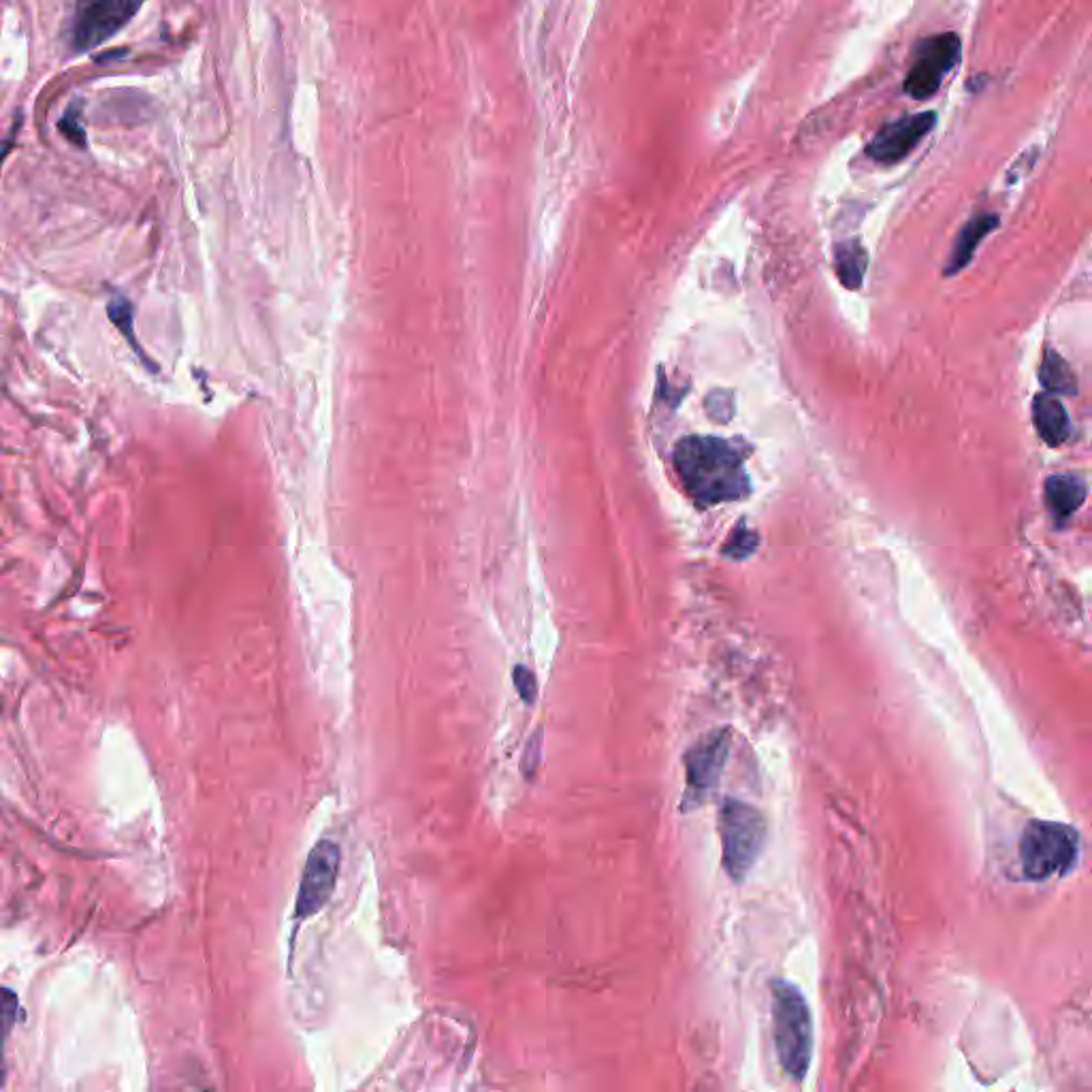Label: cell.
Masks as SVG:
<instances>
[{"instance_id": "7a4b0ae2", "label": "cell", "mask_w": 1092, "mask_h": 1092, "mask_svg": "<svg viewBox=\"0 0 1092 1092\" xmlns=\"http://www.w3.org/2000/svg\"><path fill=\"white\" fill-rule=\"evenodd\" d=\"M773 1022L775 1048L784 1072L794 1080H805L814 1059V1020L797 986L788 982L773 986Z\"/></svg>"}, {"instance_id": "6da1fadb", "label": "cell", "mask_w": 1092, "mask_h": 1092, "mask_svg": "<svg viewBox=\"0 0 1092 1092\" xmlns=\"http://www.w3.org/2000/svg\"><path fill=\"white\" fill-rule=\"evenodd\" d=\"M674 466L687 494L700 504L734 502L749 496V479L737 449L717 438H687L677 446Z\"/></svg>"}, {"instance_id": "9c48e42d", "label": "cell", "mask_w": 1092, "mask_h": 1092, "mask_svg": "<svg viewBox=\"0 0 1092 1092\" xmlns=\"http://www.w3.org/2000/svg\"><path fill=\"white\" fill-rule=\"evenodd\" d=\"M730 734L713 732L700 741L685 758L687 764V797L685 803H702L719 784L728 758Z\"/></svg>"}, {"instance_id": "ffe728a7", "label": "cell", "mask_w": 1092, "mask_h": 1092, "mask_svg": "<svg viewBox=\"0 0 1092 1092\" xmlns=\"http://www.w3.org/2000/svg\"><path fill=\"white\" fill-rule=\"evenodd\" d=\"M122 2H124V6H126V11H128V15H131V17H135V15H137V11H139V9H141V4H143V0H122Z\"/></svg>"}, {"instance_id": "8992f818", "label": "cell", "mask_w": 1092, "mask_h": 1092, "mask_svg": "<svg viewBox=\"0 0 1092 1092\" xmlns=\"http://www.w3.org/2000/svg\"><path fill=\"white\" fill-rule=\"evenodd\" d=\"M339 862L342 851L333 840L324 838L309 851L297 896V915L301 920L316 915L329 903L337 881Z\"/></svg>"}, {"instance_id": "2e32d148", "label": "cell", "mask_w": 1092, "mask_h": 1092, "mask_svg": "<svg viewBox=\"0 0 1092 1092\" xmlns=\"http://www.w3.org/2000/svg\"><path fill=\"white\" fill-rule=\"evenodd\" d=\"M107 312H109V318H111V322H113V324H116V327L120 329V333H122V335H124V337H126V339L131 342V346L135 348V352H139V354L143 357V352H141V346H139V342L135 339V327H133V307H131V303H128V301H126L124 297H116V299H111V301H109V305H107Z\"/></svg>"}, {"instance_id": "277c9868", "label": "cell", "mask_w": 1092, "mask_h": 1092, "mask_svg": "<svg viewBox=\"0 0 1092 1092\" xmlns=\"http://www.w3.org/2000/svg\"><path fill=\"white\" fill-rule=\"evenodd\" d=\"M719 834L724 845V864L732 879L743 881L764 847L767 821L756 807L741 801H728L719 814Z\"/></svg>"}, {"instance_id": "4fadbf2b", "label": "cell", "mask_w": 1092, "mask_h": 1092, "mask_svg": "<svg viewBox=\"0 0 1092 1092\" xmlns=\"http://www.w3.org/2000/svg\"><path fill=\"white\" fill-rule=\"evenodd\" d=\"M836 273L847 288H858L866 272V253L858 242H843L834 251Z\"/></svg>"}, {"instance_id": "7c38bea8", "label": "cell", "mask_w": 1092, "mask_h": 1092, "mask_svg": "<svg viewBox=\"0 0 1092 1092\" xmlns=\"http://www.w3.org/2000/svg\"><path fill=\"white\" fill-rule=\"evenodd\" d=\"M999 225V218L997 216H990V214H984V216H977L973 218L960 233L956 246H954V255H952V261H950V273L960 272L973 257L975 248L980 246V242Z\"/></svg>"}, {"instance_id": "8fae6325", "label": "cell", "mask_w": 1092, "mask_h": 1092, "mask_svg": "<svg viewBox=\"0 0 1092 1092\" xmlns=\"http://www.w3.org/2000/svg\"><path fill=\"white\" fill-rule=\"evenodd\" d=\"M1087 483L1074 474H1059L1046 483V500L1059 519L1072 517L1087 500Z\"/></svg>"}, {"instance_id": "5bb4252c", "label": "cell", "mask_w": 1092, "mask_h": 1092, "mask_svg": "<svg viewBox=\"0 0 1092 1092\" xmlns=\"http://www.w3.org/2000/svg\"><path fill=\"white\" fill-rule=\"evenodd\" d=\"M1042 382L1046 384V389L1050 393L1074 395L1078 391V382H1076V376L1072 374L1070 365L1052 350L1046 352V359L1042 363Z\"/></svg>"}, {"instance_id": "5b68a950", "label": "cell", "mask_w": 1092, "mask_h": 1092, "mask_svg": "<svg viewBox=\"0 0 1092 1092\" xmlns=\"http://www.w3.org/2000/svg\"><path fill=\"white\" fill-rule=\"evenodd\" d=\"M960 39L956 32L932 34L917 43L913 64L903 81V90L915 101L932 98L943 79L960 62Z\"/></svg>"}, {"instance_id": "52a82bcc", "label": "cell", "mask_w": 1092, "mask_h": 1092, "mask_svg": "<svg viewBox=\"0 0 1092 1092\" xmlns=\"http://www.w3.org/2000/svg\"><path fill=\"white\" fill-rule=\"evenodd\" d=\"M935 126H937L935 111L913 113L896 122L883 124L881 131L873 137L870 146L866 148V154L870 161L879 165H896L905 161L922 143V139L932 133Z\"/></svg>"}, {"instance_id": "ac0fdd59", "label": "cell", "mask_w": 1092, "mask_h": 1092, "mask_svg": "<svg viewBox=\"0 0 1092 1092\" xmlns=\"http://www.w3.org/2000/svg\"><path fill=\"white\" fill-rule=\"evenodd\" d=\"M60 131L69 141H73L77 148L86 146V131L79 126V113L77 109H66V113L60 120Z\"/></svg>"}, {"instance_id": "e0dca14e", "label": "cell", "mask_w": 1092, "mask_h": 1092, "mask_svg": "<svg viewBox=\"0 0 1092 1092\" xmlns=\"http://www.w3.org/2000/svg\"><path fill=\"white\" fill-rule=\"evenodd\" d=\"M756 545H758L756 534H754V532H749V530L741 524V526H739V530L732 534L730 543H728L726 548H724V552H726L728 557L743 559V557H747V555H752V552L756 550Z\"/></svg>"}, {"instance_id": "d6986e66", "label": "cell", "mask_w": 1092, "mask_h": 1092, "mask_svg": "<svg viewBox=\"0 0 1092 1092\" xmlns=\"http://www.w3.org/2000/svg\"><path fill=\"white\" fill-rule=\"evenodd\" d=\"M515 685H517V692H519L521 700H526L528 704H532V702H534V698H536V694H539V683H536L534 672H532V670H528V668H524V666H519V668L515 670Z\"/></svg>"}, {"instance_id": "9a60e30c", "label": "cell", "mask_w": 1092, "mask_h": 1092, "mask_svg": "<svg viewBox=\"0 0 1092 1092\" xmlns=\"http://www.w3.org/2000/svg\"><path fill=\"white\" fill-rule=\"evenodd\" d=\"M17 1012H19L17 995L9 988H0V1089L4 1087V1048L15 1027Z\"/></svg>"}, {"instance_id": "ba28073f", "label": "cell", "mask_w": 1092, "mask_h": 1092, "mask_svg": "<svg viewBox=\"0 0 1092 1092\" xmlns=\"http://www.w3.org/2000/svg\"><path fill=\"white\" fill-rule=\"evenodd\" d=\"M133 17L122 0H77L73 43L77 51H90L109 41Z\"/></svg>"}, {"instance_id": "3957f363", "label": "cell", "mask_w": 1092, "mask_h": 1092, "mask_svg": "<svg viewBox=\"0 0 1092 1092\" xmlns=\"http://www.w3.org/2000/svg\"><path fill=\"white\" fill-rule=\"evenodd\" d=\"M1080 853L1078 832L1059 821L1033 819L1020 838V866L1029 881H1046L1070 873Z\"/></svg>"}, {"instance_id": "30bf717a", "label": "cell", "mask_w": 1092, "mask_h": 1092, "mask_svg": "<svg viewBox=\"0 0 1092 1092\" xmlns=\"http://www.w3.org/2000/svg\"><path fill=\"white\" fill-rule=\"evenodd\" d=\"M1033 421L1042 440L1050 446H1059L1070 436V416L1065 406L1050 393L1037 395L1033 404Z\"/></svg>"}]
</instances>
